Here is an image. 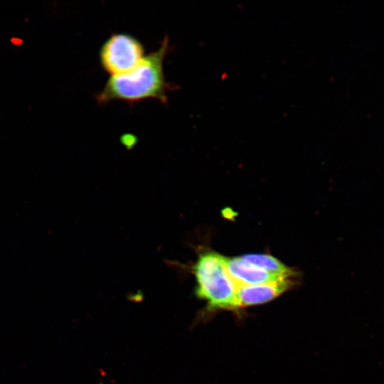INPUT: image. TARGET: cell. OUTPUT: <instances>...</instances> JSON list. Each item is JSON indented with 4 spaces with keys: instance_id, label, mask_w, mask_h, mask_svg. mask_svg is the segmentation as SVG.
<instances>
[{
    "instance_id": "1",
    "label": "cell",
    "mask_w": 384,
    "mask_h": 384,
    "mask_svg": "<svg viewBox=\"0 0 384 384\" xmlns=\"http://www.w3.org/2000/svg\"><path fill=\"white\" fill-rule=\"evenodd\" d=\"M169 47V38L165 36L160 47L145 55L133 70L111 76L96 95L97 102L105 104L113 100L134 102L153 98L166 103L171 87L165 78L164 60Z\"/></svg>"
},
{
    "instance_id": "2",
    "label": "cell",
    "mask_w": 384,
    "mask_h": 384,
    "mask_svg": "<svg viewBox=\"0 0 384 384\" xmlns=\"http://www.w3.org/2000/svg\"><path fill=\"white\" fill-rule=\"evenodd\" d=\"M196 294L210 309H235L236 285L228 273L224 256L213 252H201L193 266Z\"/></svg>"
},
{
    "instance_id": "3",
    "label": "cell",
    "mask_w": 384,
    "mask_h": 384,
    "mask_svg": "<svg viewBox=\"0 0 384 384\" xmlns=\"http://www.w3.org/2000/svg\"><path fill=\"white\" fill-rule=\"evenodd\" d=\"M142 42L128 33H113L102 45L99 60L102 68L111 76L133 70L144 57Z\"/></svg>"
},
{
    "instance_id": "4",
    "label": "cell",
    "mask_w": 384,
    "mask_h": 384,
    "mask_svg": "<svg viewBox=\"0 0 384 384\" xmlns=\"http://www.w3.org/2000/svg\"><path fill=\"white\" fill-rule=\"evenodd\" d=\"M292 284L290 277L278 281L237 287L235 309L268 302L277 297Z\"/></svg>"
},
{
    "instance_id": "5",
    "label": "cell",
    "mask_w": 384,
    "mask_h": 384,
    "mask_svg": "<svg viewBox=\"0 0 384 384\" xmlns=\"http://www.w3.org/2000/svg\"><path fill=\"white\" fill-rule=\"evenodd\" d=\"M224 263L236 287L275 282L292 277L268 272L247 263L241 257H224Z\"/></svg>"
},
{
    "instance_id": "6",
    "label": "cell",
    "mask_w": 384,
    "mask_h": 384,
    "mask_svg": "<svg viewBox=\"0 0 384 384\" xmlns=\"http://www.w3.org/2000/svg\"><path fill=\"white\" fill-rule=\"evenodd\" d=\"M247 263L267 271L282 276H292L293 272L277 258L266 254H249L241 257Z\"/></svg>"
}]
</instances>
